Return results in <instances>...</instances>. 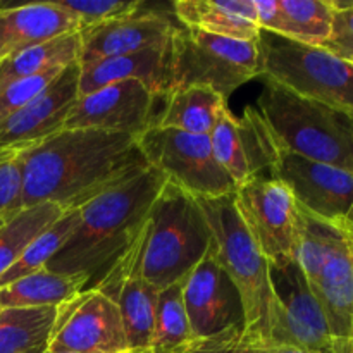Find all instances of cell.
<instances>
[{
	"mask_svg": "<svg viewBox=\"0 0 353 353\" xmlns=\"http://www.w3.org/2000/svg\"><path fill=\"white\" fill-rule=\"evenodd\" d=\"M181 285L183 302L195 340H205L243 324L240 293L217 262L214 243Z\"/></svg>",
	"mask_w": 353,
	"mask_h": 353,
	"instance_id": "9a60e30c",
	"label": "cell"
},
{
	"mask_svg": "<svg viewBox=\"0 0 353 353\" xmlns=\"http://www.w3.org/2000/svg\"><path fill=\"white\" fill-rule=\"evenodd\" d=\"M257 76H262L257 41L233 40L183 26L172 37V90L203 86L228 100Z\"/></svg>",
	"mask_w": 353,
	"mask_h": 353,
	"instance_id": "52a82bcc",
	"label": "cell"
},
{
	"mask_svg": "<svg viewBox=\"0 0 353 353\" xmlns=\"http://www.w3.org/2000/svg\"><path fill=\"white\" fill-rule=\"evenodd\" d=\"M172 9L190 30L243 41H257L261 34L254 0H178Z\"/></svg>",
	"mask_w": 353,
	"mask_h": 353,
	"instance_id": "44dd1931",
	"label": "cell"
},
{
	"mask_svg": "<svg viewBox=\"0 0 353 353\" xmlns=\"http://www.w3.org/2000/svg\"><path fill=\"white\" fill-rule=\"evenodd\" d=\"M121 81H140L155 95H168L172 90V40L79 65V97Z\"/></svg>",
	"mask_w": 353,
	"mask_h": 353,
	"instance_id": "ac0fdd59",
	"label": "cell"
},
{
	"mask_svg": "<svg viewBox=\"0 0 353 353\" xmlns=\"http://www.w3.org/2000/svg\"><path fill=\"white\" fill-rule=\"evenodd\" d=\"M196 200L209 223L217 262L240 293L245 333L254 340L276 345L278 303L271 286L269 262L241 223L233 195Z\"/></svg>",
	"mask_w": 353,
	"mask_h": 353,
	"instance_id": "277c9868",
	"label": "cell"
},
{
	"mask_svg": "<svg viewBox=\"0 0 353 353\" xmlns=\"http://www.w3.org/2000/svg\"><path fill=\"white\" fill-rule=\"evenodd\" d=\"M28 148L0 150V226L17 216L23 207V162L21 154Z\"/></svg>",
	"mask_w": 353,
	"mask_h": 353,
	"instance_id": "f546056e",
	"label": "cell"
},
{
	"mask_svg": "<svg viewBox=\"0 0 353 353\" xmlns=\"http://www.w3.org/2000/svg\"><path fill=\"white\" fill-rule=\"evenodd\" d=\"M55 3L78 21L79 31L133 14L143 7L140 0H61Z\"/></svg>",
	"mask_w": 353,
	"mask_h": 353,
	"instance_id": "4dcf8cb0",
	"label": "cell"
},
{
	"mask_svg": "<svg viewBox=\"0 0 353 353\" xmlns=\"http://www.w3.org/2000/svg\"><path fill=\"white\" fill-rule=\"evenodd\" d=\"M145 228L137 241L114 262L112 268L95 285L90 286L102 292L117 305L131 353L150 352L155 307L161 293L143 278L141 272Z\"/></svg>",
	"mask_w": 353,
	"mask_h": 353,
	"instance_id": "5bb4252c",
	"label": "cell"
},
{
	"mask_svg": "<svg viewBox=\"0 0 353 353\" xmlns=\"http://www.w3.org/2000/svg\"><path fill=\"white\" fill-rule=\"evenodd\" d=\"M224 107H228V100L210 88L190 86L172 90L162 100L154 126L192 134H210Z\"/></svg>",
	"mask_w": 353,
	"mask_h": 353,
	"instance_id": "7402d4cb",
	"label": "cell"
},
{
	"mask_svg": "<svg viewBox=\"0 0 353 353\" xmlns=\"http://www.w3.org/2000/svg\"><path fill=\"white\" fill-rule=\"evenodd\" d=\"M165 181L168 178L162 172L148 168L78 209V230L47 269L86 276L90 281L86 288L95 285L140 236Z\"/></svg>",
	"mask_w": 353,
	"mask_h": 353,
	"instance_id": "7a4b0ae2",
	"label": "cell"
},
{
	"mask_svg": "<svg viewBox=\"0 0 353 353\" xmlns=\"http://www.w3.org/2000/svg\"><path fill=\"white\" fill-rule=\"evenodd\" d=\"M233 199L241 223L269 264L296 261L303 212L285 183L255 176L238 186Z\"/></svg>",
	"mask_w": 353,
	"mask_h": 353,
	"instance_id": "ba28073f",
	"label": "cell"
},
{
	"mask_svg": "<svg viewBox=\"0 0 353 353\" xmlns=\"http://www.w3.org/2000/svg\"><path fill=\"white\" fill-rule=\"evenodd\" d=\"M78 226L79 210H68V212L62 214L54 224H50L47 230L41 231L31 241V245L21 255L19 261L9 271L0 276V288L16 281V279L31 274V272L47 269L52 259L61 252V248L68 243L69 238L76 233Z\"/></svg>",
	"mask_w": 353,
	"mask_h": 353,
	"instance_id": "f1b7e54d",
	"label": "cell"
},
{
	"mask_svg": "<svg viewBox=\"0 0 353 353\" xmlns=\"http://www.w3.org/2000/svg\"><path fill=\"white\" fill-rule=\"evenodd\" d=\"M23 207L78 210L147 171L138 138L102 130H62L21 154Z\"/></svg>",
	"mask_w": 353,
	"mask_h": 353,
	"instance_id": "6da1fadb",
	"label": "cell"
},
{
	"mask_svg": "<svg viewBox=\"0 0 353 353\" xmlns=\"http://www.w3.org/2000/svg\"><path fill=\"white\" fill-rule=\"evenodd\" d=\"M309 286L334 340L353 352V252L341 228H338L319 276Z\"/></svg>",
	"mask_w": 353,
	"mask_h": 353,
	"instance_id": "d6986e66",
	"label": "cell"
},
{
	"mask_svg": "<svg viewBox=\"0 0 353 353\" xmlns=\"http://www.w3.org/2000/svg\"><path fill=\"white\" fill-rule=\"evenodd\" d=\"M48 352L131 353L116 303L95 288L59 305Z\"/></svg>",
	"mask_w": 353,
	"mask_h": 353,
	"instance_id": "7c38bea8",
	"label": "cell"
},
{
	"mask_svg": "<svg viewBox=\"0 0 353 353\" xmlns=\"http://www.w3.org/2000/svg\"><path fill=\"white\" fill-rule=\"evenodd\" d=\"M255 110L278 148L353 172V114L264 78Z\"/></svg>",
	"mask_w": 353,
	"mask_h": 353,
	"instance_id": "3957f363",
	"label": "cell"
},
{
	"mask_svg": "<svg viewBox=\"0 0 353 353\" xmlns=\"http://www.w3.org/2000/svg\"><path fill=\"white\" fill-rule=\"evenodd\" d=\"M331 3L334 9L333 31L324 48L336 55L350 54L353 52V0H331Z\"/></svg>",
	"mask_w": 353,
	"mask_h": 353,
	"instance_id": "d6a6232c",
	"label": "cell"
},
{
	"mask_svg": "<svg viewBox=\"0 0 353 353\" xmlns=\"http://www.w3.org/2000/svg\"><path fill=\"white\" fill-rule=\"evenodd\" d=\"M340 57L347 59V61H350V62H352V64H353V52H350V54H345V55H340Z\"/></svg>",
	"mask_w": 353,
	"mask_h": 353,
	"instance_id": "d590c367",
	"label": "cell"
},
{
	"mask_svg": "<svg viewBox=\"0 0 353 353\" xmlns=\"http://www.w3.org/2000/svg\"><path fill=\"white\" fill-rule=\"evenodd\" d=\"M345 233H347V238H348V241H350V247H352V252H353V231H350V230H343Z\"/></svg>",
	"mask_w": 353,
	"mask_h": 353,
	"instance_id": "e575fe53",
	"label": "cell"
},
{
	"mask_svg": "<svg viewBox=\"0 0 353 353\" xmlns=\"http://www.w3.org/2000/svg\"><path fill=\"white\" fill-rule=\"evenodd\" d=\"M212 243L199 200L165 181L152 205L141 250L143 278L159 292L181 283Z\"/></svg>",
	"mask_w": 353,
	"mask_h": 353,
	"instance_id": "5b68a950",
	"label": "cell"
},
{
	"mask_svg": "<svg viewBox=\"0 0 353 353\" xmlns=\"http://www.w3.org/2000/svg\"><path fill=\"white\" fill-rule=\"evenodd\" d=\"M78 97L79 62H74L23 109L0 123V150L31 148L64 130Z\"/></svg>",
	"mask_w": 353,
	"mask_h": 353,
	"instance_id": "2e32d148",
	"label": "cell"
},
{
	"mask_svg": "<svg viewBox=\"0 0 353 353\" xmlns=\"http://www.w3.org/2000/svg\"><path fill=\"white\" fill-rule=\"evenodd\" d=\"M81 274H61L50 269L31 272L0 288V309L16 307H59L88 286Z\"/></svg>",
	"mask_w": 353,
	"mask_h": 353,
	"instance_id": "603a6c76",
	"label": "cell"
},
{
	"mask_svg": "<svg viewBox=\"0 0 353 353\" xmlns=\"http://www.w3.org/2000/svg\"><path fill=\"white\" fill-rule=\"evenodd\" d=\"M64 210L55 203H38L24 209L14 219L0 226V276L9 271L26 252L31 241L50 224H54Z\"/></svg>",
	"mask_w": 353,
	"mask_h": 353,
	"instance_id": "83f0119b",
	"label": "cell"
},
{
	"mask_svg": "<svg viewBox=\"0 0 353 353\" xmlns=\"http://www.w3.org/2000/svg\"><path fill=\"white\" fill-rule=\"evenodd\" d=\"M64 69H52L43 74L31 76V78L17 79L9 85L0 86V123L12 116L19 109H23L31 99L43 92Z\"/></svg>",
	"mask_w": 353,
	"mask_h": 353,
	"instance_id": "1f68e13d",
	"label": "cell"
},
{
	"mask_svg": "<svg viewBox=\"0 0 353 353\" xmlns=\"http://www.w3.org/2000/svg\"><path fill=\"white\" fill-rule=\"evenodd\" d=\"M262 78L353 114V64L324 47L303 45L261 31L257 40Z\"/></svg>",
	"mask_w": 353,
	"mask_h": 353,
	"instance_id": "8992f818",
	"label": "cell"
},
{
	"mask_svg": "<svg viewBox=\"0 0 353 353\" xmlns=\"http://www.w3.org/2000/svg\"><path fill=\"white\" fill-rule=\"evenodd\" d=\"M141 9L79 31L81 37L79 65L100 59L133 54L171 41L176 31L179 30L176 21L168 14Z\"/></svg>",
	"mask_w": 353,
	"mask_h": 353,
	"instance_id": "e0dca14e",
	"label": "cell"
},
{
	"mask_svg": "<svg viewBox=\"0 0 353 353\" xmlns=\"http://www.w3.org/2000/svg\"><path fill=\"white\" fill-rule=\"evenodd\" d=\"M148 165L195 199L233 195L236 185L214 157L209 134L155 128L138 138Z\"/></svg>",
	"mask_w": 353,
	"mask_h": 353,
	"instance_id": "9c48e42d",
	"label": "cell"
},
{
	"mask_svg": "<svg viewBox=\"0 0 353 353\" xmlns=\"http://www.w3.org/2000/svg\"><path fill=\"white\" fill-rule=\"evenodd\" d=\"M81 37L69 33L54 38L45 43L14 52L0 59V86L9 85L17 79L43 74L52 69H65L79 61Z\"/></svg>",
	"mask_w": 353,
	"mask_h": 353,
	"instance_id": "d4e9b609",
	"label": "cell"
},
{
	"mask_svg": "<svg viewBox=\"0 0 353 353\" xmlns=\"http://www.w3.org/2000/svg\"><path fill=\"white\" fill-rule=\"evenodd\" d=\"M69 33H79L78 21L55 2L0 6V59Z\"/></svg>",
	"mask_w": 353,
	"mask_h": 353,
	"instance_id": "ffe728a7",
	"label": "cell"
},
{
	"mask_svg": "<svg viewBox=\"0 0 353 353\" xmlns=\"http://www.w3.org/2000/svg\"><path fill=\"white\" fill-rule=\"evenodd\" d=\"M164 97L140 81H121L78 97L64 130H102L140 138L159 116L157 105Z\"/></svg>",
	"mask_w": 353,
	"mask_h": 353,
	"instance_id": "4fadbf2b",
	"label": "cell"
},
{
	"mask_svg": "<svg viewBox=\"0 0 353 353\" xmlns=\"http://www.w3.org/2000/svg\"><path fill=\"white\" fill-rule=\"evenodd\" d=\"M45 353H55V352H48V350H47V352H45Z\"/></svg>",
	"mask_w": 353,
	"mask_h": 353,
	"instance_id": "8d00e7d4",
	"label": "cell"
},
{
	"mask_svg": "<svg viewBox=\"0 0 353 353\" xmlns=\"http://www.w3.org/2000/svg\"><path fill=\"white\" fill-rule=\"evenodd\" d=\"M338 228H341V230H350V231H353V207H352L350 214H348V216H347V219H345V223L341 224V226H338Z\"/></svg>",
	"mask_w": 353,
	"mask_h": 353,
	"instance_id": "836d02e7",
	"label": "cell"
},
{
	"mask_svg": "<svg viewBox=\"0 0 353 353\" xmlns=\"http://www.w3.org/2000/svg\"><path fill=\"white\" fill-rule=\"evenodd\" d=\"M59 307L0 309V353H45Z\"/></svg>",
	"mask_w": 353,
	"mask_h": 353,
	"instance_id": "cb8c5ba5",
	"label": "cell"
},
{
	"mask_svg": "<svg viewBox=\"0 0 353 353\" xmlns=\"http://www.w3.org/2000/svg\"><path fill=\"white\" fill-rule=\"evenodd\" d=\"M269 276L278 303V330L274 334L278 347H292L305 353H353L331 334L299 261L269 264Z\"/></svg>",
	"mask_w": 353,
	"mask_h": 353,
	"instance_id": "30bf717a",
	"label": "cell"
},
{
	"mask_svg": "<svg viewBox=\"0 0 353 353\" xmlns=\"http://www.w3.org/2000/svg\"><path fill=\"white\" fill-rule=\"evenodd\" d=\"M279 17L272 34L303 45L324 47L333 31L331 0H278Z\"/></svg>",
	"mask_w": 353,
	"mask_h": 353,
	"instance_id": "484cf974",
	"label": "cell"
},
{
	"mask_svg": "<svg viewBox=\"0 0 353 353\" xmlns=\"http://www.w3.org/2000/svg\"><path fill=\"white\" fill-rule=\"evenodd\" d=\"M193 341L195 338L183 302V285L176 283L159 293L148 353H183Z\"/></svg>",
	"mask_w": 353,
	"mask_h": 353,
	"instance_id": "4316f807",
	"label": "cell"
},
{
	"mask_svg": "<svg viewBox=\"0 0 353 353\" xmlns=\"http://www.w3.org/2000/svg\"><path fill=\"white\" fill-rule=\"evenodd\" d=\"M269 178L285 183L303 212L341 226L353 207V172L276 147Z\"/></svg>",
	"mask_w": 353,
	"mask_h": 353,
	"instance_id": "8fae6325",
	"label": "cell"
}]
</instances>
